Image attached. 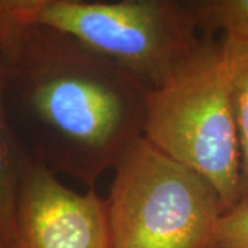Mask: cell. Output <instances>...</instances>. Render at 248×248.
<instances>
[{"mask_svg": "<svg viewBox=\"0 0 248 248\" xmlns=\"http://www.w3.org/2000/svg\"><path fill=\"white\" fill-rule=\"evenodd\" d=\"M142 137L207 179L225 211L239 203V137L222 40L202 36L185 61L149 90Z\"/></svg>", "mask_w": 248, "mask_h": 248, "instance_id": "obj_2", "label": "cell"}, {"mask_svg": "<svg viewBox=\"0 0 248 248\" xmlns=\"http://www.w3.org/2000/svg\"><path fill=\"white\" fill-rule=\"evenodd\" d=\"M232 102L240 148V202L248 200V42L225 37Z\"/></svg>", "mask_w": 248, "mask_h": 248, "instance_id": "obj_7", "label": "cell"}, {"mask_svg": "<svg viewBox=\"0 0 248 248\" xmlns=\"http://www.w3.org/2000/svg\"><path fill=\"white\" fill-rule=\"evenodd\" d=\"M0 248H10V247L6 244V243H3V241L0 240Z\"/></svg>", "mask_w": 248, "mask_h": 248, "instance_id": "obj_10", "label": "cell"}, {"mask_svg": "<svg viewBox=\"0 0 248 248\" xmlns=\"http://www.w3.org/2000/svg\"><path fill=\"white\" fill-rule=\"evenodd\" d=\"M19 16L72 36L160 86L199 45L187 0H10Z\"/></svg>", "mask_w": 248, "mask_h": 248, "instance_id": "obj_4", "label": "cell"}, {"mask_svg": "<svg viewBox=\"0 0 248 248\" xmlns=\"http://www.w3.org/2000/svg\"><path fill=\"white\" fill-rule=\"evenodd\" d=\"M13 248H112L107 200L73 190L24 153Z\"/></svg>", "mask_w": 248, "mask_h": 248, "instance_id": "obj_5", "label": "cell"}, {"mask_svg": "<svg viewBox=\"0 0 248 248\" xmlns=\"http://www.w3.org/2000/svg\"><path fill=\"white\" fill-rule=\"evenodd\" d=\"M199 33L248 42V0H187Z\"/></svg>", "mask_w": 248, "mask_h": 248, "instance_id": "obj_8", "label": "cell"}, {"mask_svg": "<svg viewBox=\"0 0 248 248\" xmlns=\"http://www.w3.org/2000/svg\"><path fill=\"white\" fill-rule=\"evenodd\" d=\"M107 199L112 248H210L225 213L200 174L141 137L115 166Z\"/></svg>", "mask_w": 248, "mask_h": 248, "instance_id": "obj_3", "label": "cell"}, {"mask_svg": "<svg viewBox=\"0 0 248 248\" xmlns=\"http://www.w3.org/2000/svg\"><path fill=\"white\" fill-rule=\"evenodd\" d=\"M210 248H248V200L222 214Z\"/></svg>", "mask_w": 248, "mask_h": 248, "instance_id": "obj_9", "label": "cell"}, {"mask_svg": "<svg viewBox=\"0 0 248 248\" xmlns=\"http://www.w3.org/2000/svg\"><path fill=\"white\" fill-rule=\"evenodd\" d=\"M0 89L24 153L86 189L143 135L148 83L0 0Z\"/></svg>", "mask_w": 248, "mask_h": 248, "instance_id": "obj_1", "label": "cell"}, {"mask_svg": "<svg viewBox=\"0 0 248 248\" xmlns=\"http://www.w3.org/2000/svg\"><path fill=\"white\" fill-rule=\"evenodd\" d=\"M24 151L11 128L0 89V240L14 246L16 203Z\"/></svg>", "mask_w": 248, "mask_h": 248, "instance_id": "obj_6", "label": "cell"}]
</instances>
